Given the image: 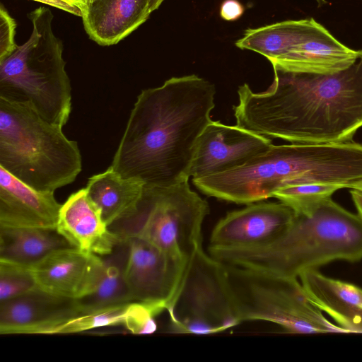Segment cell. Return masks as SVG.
<instances>
[{
  "label": "cell",
  "mask_w": 362,
  "mask_h": 362,
  "mask_svg": "<svg viewBox=\"0 0 362 362\" xmlns=\"http://www.w3.org/2000/svg\"><path fill=\"white\" fill-rule=\"evenodd\" d=\"M362 180V144L354 140L327 144L274 145L247 164L192 180L202 193L235 204L274 197L292 185L328 183L351 189Z\"/></svg>",
  "instance_id": "3957f363"
},
{
  "label": "cell",
  "mask_w": 362,
  "mask_h": 362,
  "mask_svg": "<svg viewBox=\"0 0 362 362\" xmlns=\"http://www.w3.org/2000/svg\"><path fill=\"white\" fill-rule=\"evenodd\" d=\"M233 106L236 125L297 144L353 140L362 127V50L348 68L329 74L274 69L269 88L244 83Z\"/></svg>",
  "instance_id": "6da1fadb"
},
{
  "label": "cell",
  "mask_w": 362,
  "mask_h": 362,
  "mask_svg": "<svg viewBox=\"0 0 362 362\" xmlns=\"http://www.w3.org/2000/svg\"><path fill=\"white\" fill-rule=\"evenodd\" d=\"M28 17L33 25L30 38L0 61V98L28 105L63 127L71 110L63 45L53 33V15L48 8H37Z\"/></svg>",
  "instance_id": "8992f818"
},
{
  "label": "cell",
  "mask_w": 362,
  "mask_h": 362,
  "mask_svg": "<svg viewBox=\"0 0 362 362\" xmlns=\"http://www.w3.org/2000/svg\"><path fill=\"white\" fill-rule=\"evenodd\" d=\"M272 145L268 137L211 120L197 140L189 177L199 179L240 168Z\"/></svg>",
  "instance_id": "30bf717a"
},
{
  "label": "cell",
  "mask_w": 362,
  "mask_h": 362,
  "mask_svg": "<svg viewBox=\"0 0 362 362\" xmlns=\"http://www.w3.org/2000/svg\"><path fill=\"white\" fill-rule=\"evenodd\" d=\"M322 25L314 18L289 20L246 30L235 46L266 57L271 63L310 36Z\"/></svg>",
  "instance_id": "44dd1931"
},
{
  "label": "cell",
  "mask_w": 362,
  "mask_h": 362,
  "mask_svg": "<svg viewBox=\"0 0 362 362\" xmlns=\"http://www.w3.org/2000/svg\"><path fill=\"white\" fill-rule=\"evenodd\" d=\"M310 301L349 333L362 334V288L308 270L299 276Z\"/></svg>",
  "instance_id": "ac0fdd59"
},
{
  "label": "cell",
  "mask_w": 362,
  "mask_h": 362,
  "mask_svg": "<svg viewBox=\"0 0 362 362\" xmlns=\"http://www.w3.org/2000/svg\"><path fill=\"white\" fill-rule=\"evenodd\" d=\"M214 84L195 74L172 77L137 96L110 167L151 186L189 180L197 140L211 122Z\"/></svg>",
  "instance_id": "7a4b0ae2"
},
{
  "label": "cell",
  "mask_w": 362,
  "mask_h": 362,
  "mask_svg": "<svg viewBox=\"0 0 362 362\" xmlns=\"http://www.w3.org/2000/svg\"><path fill=\"white\" fill-rule=\"evenodd\" d=\"M150 14L149 0H90L81 18L90 38L109 46L129 35Z\"/></svg>",
  "instance_id": "d6986e66"
},
{
  "label": "cell",
  "mask_w": 362,
  "mask_h": 362,
  "mask_svg": "<svg viewBox=\"0 0 362 362\" xmlns=\"http://www.w3.org/2000/svg\"><path fill=\"white\" fill-rule=\"evenodd\" d=\"M164 0H149V10L153 12L156 10Z\"/></svg>",
  "instance_id": "1f68e13d"
},
{
  "label": "cell",
  "mask_w": 362,
  "mask_h": 362,
  "mask_svg": "<svg viewBox=\"0 0 362 362\" xmlns=\"http://www.w3.org/2000/svg\"><path fill=\"white\" fill-rule=\"evenodd\" d=\"M125 240L129 246L125 279L132 300L163 303L167 309L187 259L167 253L137 237Z\"/></svg>",
  "instance_id": "8fae6325"
},
{
  "label": "cell",
  "mask_w": 362,
  "mask_h": 362,
  "mask_svg": "<svg viewBox=\"0 0 362 362\" xmlns=\"http://www.w3.org/2000/svg\"><path fill=\"white\" fill-rule=\"evenodd\" d=\"M66 1L75 4L76 6L79 7L82 10L83 13V11L90 0H66Z\"/></svg>",
  "instance_id": "4dcf8cb0"
},
{
  "label": "cell",
  "mask_w": 362,
  "mask_h": 362,
  "mask_svg": "<svg viewBox=\"0 0 362 362\" xmlns=\"http://www.w3.org/2000/svg\"><path fill=\"white\" fill-rule=\"evenodd\" d=\"M16 23L6 8H0V61L9 56L17 47L14 41Z\"/></svg>",
  "instance_id": "4316f807"
},
{
  "label": "cell",
  "mask_w": 362,
  "mask_h": 362,
  "mask_svg": "<svg viewBox=\"0 0 362 362\" xmlns=\"http://www.w3.org/2000/svg\"><path fill=\"white\" fill-rule=\"evenodd\" d=\"M37 288L30 265L0 259V302Z\"/></svg>",
  "instance_id": "484cf974"
},
{
  "label": "cell",
  "mask_w": 362,
  "mask_h": 362,
  "mask_svg": "<svg viewBox=\"0 0 362 362\" xmlns=\"http://www.w3.org/2000/svg\"><path fill=\"white\" fill-rule=\"evenodd\" d=\"M61 206L54 192L35 189L0 167V228L56 229Z\"/></svg>",
  "instance_id": "2e32d148"
},
{
  "label": "cell",
  "mask_w": 362,
  "mask_h": 362,
  "mask_svg": "<svg viewBox=\"0 0 362 362\" xmlns=\"http://www.w3.org/2000/svg\"><path fill=\"white\" fill-rule=\"evenodd\" d=\"M134 301L81 310L57 327L53 334H72L108 326L130 325Z\"/></svg>",
  "instance_id": "cb8c5ba5"
},
{
  "label": "cell",
  "mask_w": 362,
  "mask_h": 362,
  "mask_svg": "<svg viewBox=\"0 0 362 362\" xmlns=\"http://www.w3.org/2000/svg\"><path fill=\"white\" fill-rule=\"evenodd\" d=\"M209 254L228 264L298 278L329 262L362 259V221L332 198L310 215H296L271 243L255 247L214 248Z\"/></svg>",
  "instance_id": "277c9868"
},
{
  "label": "cell",
  "mask_w": 362,
  "mask_h": 362,
  "mask_svg": "<svg viewBox=\"0 0 362 362\" xmlns=\"http://www.w3.org/2000/svg\"><path fill=\"white\" fill-rule=\"evenodd\" d=\"M69 247L56 229L0 228V259L31 265L54 250Z\"/></svg>",
  "instance_id": "7402d4cb"
},
{
  "label": "cell",
  "mask_w": 362,
  "mask_h": 362,
  "mask_svg": "<svg viewBox=\"0 0 362 362\" xmlns=\"http://www.w3.org/2000/svg\"><path fill=\"white\" fill-rule=\"evenodd\" d=\"M341 186L328 183H303L286 186L274 197L291 208L296 215H310Z\"/></svg>",
  "instance_id": "d4e9b609"
},
{
  "label": "cell",
  "mask_w": 362,
  "mask_h": 362,
  "mask_svg": "<svg viewBox=\"0 0 362 362\" xmlns=\"http://www.w3.org/2000/svg\"><path fill=\"white\" fill-rule=\"evenodd\" d=\"M244 10L239 1L224 0L220 7V16L225 21H234L243 16Z\"/></svg>",
  "instance_id": "83f0119b"
},
{
  "label": "cell",
  "mask_w": 362,
  "mask_h": 362,
  "mask_svg": "<svg viewBox=\"0 0 362 362\" xmlns=\"http://www.w3.org/2000/svg\"><path fill=\"white\" fill-rule=\"evenodd\" d=\"M316 1L320 6H323L325 4L327 3L325 0H316Z\"/></svg>",
  "instance_id": "836d02e7"
},
{
  "label": "cell",
  "mask_w": 362,
  "mask_h": 362,
  "mask_svg": "<svg viewBox=\"0 0 362 362\" xmlns=\"http://www.w3.org/2000/svg\"><path fill=\"white\" fill-rule=\"evenodd\" d=\"M166 310L173 330L178 333L215 334L242 322L224 264L206 253L202 244L188 258Z\"/></svg>",
  "instance_id": "9c48e42d"
},
{
  "label": "cell",
  "mask_w": 362,
  "mask_h": 362,
  "mask_svg": "<svg viewBox=\"0 0 362 362\" xmlns=\"http://www.w3.org/2000/svg\"><path fill=\"white\" fill-rule=\"evenodd\" d=\"M223 264L242 322L267 321L293 334H349L310 301L297 278Z\"/></svg>",
  "instance_id": "52a82bcc"
},
{
  "label": "cell",
  "mask_w": 362,
  "mask_h": 362,
  "mask_svg": "<svg viewBox=\"0 0 362 362\" xmlns=\"http://www.w3.org/2000/svg\"><path fill=\"white\" fill-rule=\"evenodd\" d=\"M30 267L37 288L78 300L97 288L104 262L102 256L69 247L51 252Z\"/></svg>",
  "instance_id": "4fadbf2b"
},
{
  "label": "cell",
  "mask_w": 362,
  "mask_h": 362,
  "mask_svg": "<svg viewBox=\"0 0 362 362\" xmlns=\"http://www.w3.org/2000/svg\"><path fill=\"white\" fill-rule=\"evenodd\" d=\"M359 55L338 41L324 26L293 46L272 62L273 69L314 74H329L350 66Z\"/></svg>",
  "instance_id": "e0dca14e"
},
{
  "label": "cell",
  "mask_w": 362,
  "mask_h": 362,
  "mask_svg": "<svg viewBox=\"0 0 362 362\" xmlns=\"http://www.w3.org/2000/svg\"><path fill=\"white\" fill-rule=\"evenodd\" d=\"M144 185L139 180L121 176L110 166L90 177L85 189L110 227L136 213Z\"/></svg>",
  "instance_id": "ffe728a7"
},
{
  "label": "cell",
  "mask_w": 362,
  "mask_h": 362,
  "mask_svg": "<svg viewBox=\"0 0 362 362\" xmlns=\"http://www.w3.org/2000/svg\"><path fill=\"white\" fill-rule=\"evenodd\" d=\"M36 1L49 6H52L63 10L64 11L71 13L78 16H83L82 10L75 4L66 0H33Z\"/></svg>",
  "instance_id": "f1b7e54d"
},
{
  "label": "cell",
  "mask_w": 362,
  "mask_h": 362,
  "mask_svg": "<svg viewBox=\"0 0 362 362\" xmlns=\"http://www.w3.org/2000/svg\"><path fill=\"white\" fill-rule=\"evenodd\" d=\"M352 201L356 209L357 214L362 221V191L356 189H350Z\"/></svg>",
  "instance_id": "f546056e"
},
{
  "label": "cell",
  "mask_w": 362,
  "mask_h": 362,
  "mask_svg": "<svg viewBox=\"0 0 362 362\" xmlns=\"http://www.w3.org/2000/svg\"><path fill=\"white\" fill-rule=\"evenodd\" d=\"M79 310L76 300L35 288L0 302V334H52L56 327Z\"/></svg>",
  "instance_id": "5bb4252c"
},
{
  "label": "cell",
  "mask_w": 362,
  "mask_h": 362,
  "mask_svg": "<svg viewBox=\"0 0 362 362\" xmlns=\"http://www.w3.org/2000/svg\"><path fill=\"white\" fill-rule=\"evenodd\" d=\"M361 308H362V302H361Z\"/></svg>",
  "instance_id": "e575fe53"
},
{
  "label": "cell",
  "mask_w": 362,
  "mask_h": 362,
  "mask_svg": "<svg viewBox=\"0 0 362 362\" xmlns=\"http://www.w3.org/2000/svg\"><path fill=\"white\" fill-rule=\"evenodd\" d=\"M129 252L128 240H123L111 253L102 256L104 269L101 280L93 293L76 300L80 309H92L133 301L125 279Z\"/></svg>",
  "instance_id": "603a6c76"
},
{
  "label": "cell",
  "mask_w": 362,
  "mask_h": 362,
  "mask_svg": "<svg viewBox=\"0 0 362 362\" xmlns=\"http://www.w3.org/2000/svg\"><path fill=\"white\" fill-rule=\"evenodd\" d=\"M295 216L284 203L257 202L228 212L214 228L209 247L241 248L268 245L291 225Z\"/></svg>",
  "instance_id": "7c38bea8"
},
{
  "label": "cell",
  "mask_w": 362,
  "mask_h": 362,
  "mask_svg": "<svg viewBox=\"0 0 362 362\" xmlns=\"http://www.w3.org/2000/svg\"><path fill=\"white\" fill-rule=\"evenodd\" d=\"M56 230L71 247L100 256L111 253L123 240L109 228L85 188L62 204Z\"/></svg>",
  "instance_id": "9a60e30c"
},
{
  "label": "cell",
  "mask_w": 362,
  "mask_h": 362,
  "mask_svg": "<svg viewBox=\"0 0 362 362\" xmlns=\"http://www.w3.org/2000/svg\"><path fill=\"white\" fill-rule=\"evenodd\" d=\"M209 214L208 202L191 189L189 180L144 185L136 213L109 228L122 240L137 237L187 260L202 244V223Z\"/></svg>",
  "instance_id": "ba28073f"
},
{
  "label": "cell",
  "mask_w": 362,
  "mask_h": 362,
  "mask_svg": "<svg viewBox=\"0 0 362 362\" xmlns=\"http://www.w3.org/2000/svg\"><path fill=\"white\" fill-rule=\"evenodd\" d=\"M0 167L35 189L54 192L76 180L82 159L62 127L0 98Z\"/></svg>",
  "instance_id": "5b68a950"
},
{
  "label": "cell",
  "mask_w": 362,
  "mask_h": 362,
  "mask_svg": "<svg viewBox=\"0 0 362 362\" xmlns=\"http://www.w3.org/2000/svg\"><path fill=\"white\" fill-rule=\"evenodd\" d=\"M351 189H356L362 191V180L356 183Z\"/></svg>",
  "instance_id": "d6a6232c"
}]
</instances>
